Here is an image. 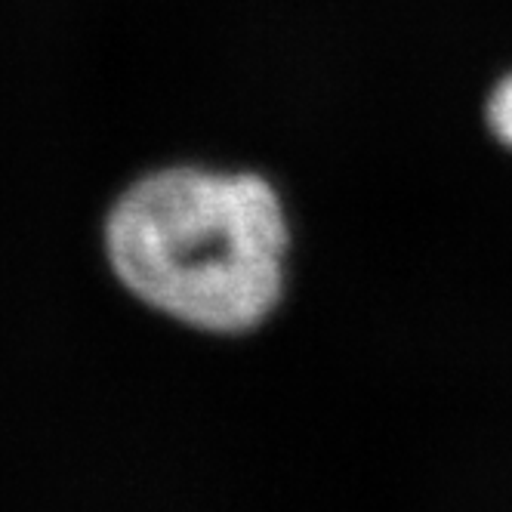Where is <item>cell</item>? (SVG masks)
Instances as JSON below:
<instances>
[{
    "label": "cell",
    "mask_w": 512,
    "mask_h": 512,
    "mask_svg": "<svg viewBox=\"0 0 512 512\" xmlns=\"http://www.w3.org/2000/svg\"><path fill=\"white\" fill-rule=\"evenodd\" d=\"M105 244L139 300L201 331H250L284 290V207L260 176L167 170L142 179L108 219Z\"/></svg>",
    "instance_id": "6da1fadb"
},
{
    "label": "cell",
    "mask_w": 512,
    "mask_h": 512,
    "mask_svg": "<svg viewBox=\"0 0 512 512\" xmlns=\"http://www.w3.org/2000/svg\"><path fill=\"white\" fill-rule=\"evenodd\" d=\"M488 124L494 130V136L509 145L512 149V75H506L494 93H491V102H488Z\"/></svg>",
    "instance_id": "7a4b0ae2"
}]
</instances>
